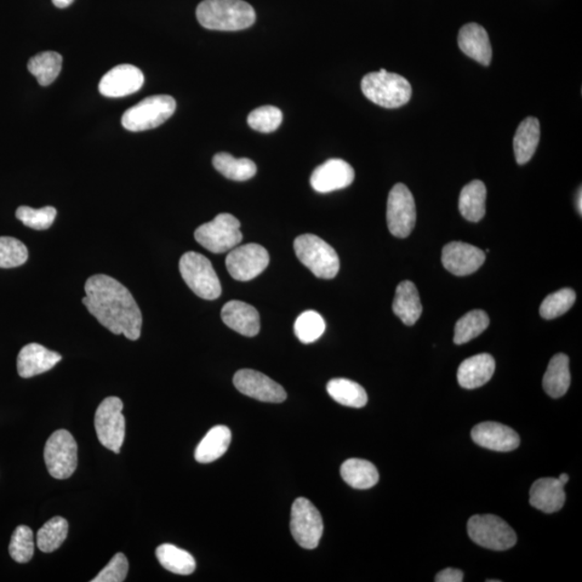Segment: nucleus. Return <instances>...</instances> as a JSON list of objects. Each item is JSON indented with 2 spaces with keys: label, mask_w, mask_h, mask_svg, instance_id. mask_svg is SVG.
<instances>
[{
  "label": "nucleus",
  "mask_w": 582,
  "mask_h": 582,
  "mask_svg": "<svg viewBox=\"0 0 582 582\" xmlns=\"http://www.w3.org/2000/svg\"><path fill=\"white\" fill-rule=\"evenodd\" d=\"M84 291L82 304L102 326L129 340L140 339L142 315L127 287L112 276L96 274L85 283Z\"/></svg>",
  "instance_id": "nucleus-1"
},
{
  "label": "nucleus",
  "mask_w": 582,
  "mask_h": 582,
  "mask_svg": "<svg viewBox=\"0 0 582 582\" xmlns=\"http://www.w3.org/2000/svg\"><path fill=\"white\" fill-rule=\"evenodd\" d=\"M197 19L208 30L237 32L252 26L256 13L243 0H203L198 5Z\"/></svg>",
  "instance_id": "nucleus-2"
},
{
  "label": "nucleus",
  "mask_w": 582,
  "mask_h": 582,
  "mask_svg": "<svg viewBox=\"0 0 582 582\" xmlns=\"http://www.w3.org/2000/svg\"><path fill=\"white\" fill-rule=\"evenodd\" d=\"M362 91L369 101L390 110L406 105L412 95V87L406 78L384 68L367 73L362 80Z\"/></svg>",
  "instance_id": "nucleus-3"
},
{
  "label": "nucleus",
  "mask_w": 582,
  "mask_h": 582,
  "mask_svg": "<svg viewBox=\"0 0 582 582\" xmlns=\"http://www.w3.org/2000/svg\"><path fill=\"white\" fill-rule=\"evenodd\" d=\"M294 248L296 258L316 277L331 279L339 273L338 254L321 238L314 234H304L295 239Z\"/></svg>",
  "instance_id": "nucleus-4"
},
{
  "label": "nucleus",
  "mask_w": 582,
  "mask_h": 582,
  "mask_svg": "<svg viewBox=\"0 0 582 582\" xmlns=\"http://www.w3.org/2000/svg\"><path fill=\"white\" fill-rule=\"evenodd\" d=\"M176 102L170 95L147 97L123 113L122 125L130 132L156 129L174 115Z\"/></svg>",
  "instance_id": "nucleus-5"
},
{
  "label": "nucleus",
  "mask_w": 582,
  "mask_h": 582,
  "mask_svg": "<svg viewBox=\"0 0 582 582\" xmlns=\"http://www.w3.org/2000/svg\"><path fill=\"white\" fill-rule=\"evenodd\" d=\"M179 271L194 294L205 300H215L221 295V285L212 262L201 254L189 252L181 257Z\"/></svg>",
  "instance_id": "nucleus-6"
},
{
  "label": "nucleus",
  "mask_w": 582,
  "mask_h": 582,
  "mask_svg": "<svg viewBox=\"0 0 582 582\" xmlns=\"http://www.w3.org/2000/svg\"><path fill=\"white\" fill-rule=\"evenodd\" d=\"M197 242L214 254L229 252L242 242L241 222L231 214H219L194 232Z\"/></svg>",
  "instance_id": "nucleus-7"
},
{
  "label": "nucleus",
  "mask_w": 582,
  "mask_h": 582,
  "mask_svg": "<svg viewBox=\"0 0 582 582\" xmlns=\"http://www.w3.org/2000/svg\"><path fill=\"white\" fill-rule=\"evenodd\" d=\"M468 534L473 543L494 551L510 549L517 543V535L503 519L493 515H477L470 519Z\"/></svg>",
  "instance_id": "nucleus-8"
},
{
  "label": "nucleus",
  "mask_w": 582,
  "mask_h": 582,
  "mask_svg": "<svg viewBox=\"0 0 582 582\" xmlns=\"http://www.w3.org/2000/svg\"><path fill=\"white\" fill-rule=\"evenodd\" d=\"M44 461L51 476L59 480L70 478L78 464V446L72 433L56 431L44 447Z\"/></svg>",
  "instance_id": "nucleus-9"
},
{
  "label": "nucleus",
  "mask_w": 582,
  "mask_h": 582,
  "mask_svg": "<svg viewBox=\"0 0 582 582\" xmlns=\"http://www.w3.org/2000/svg\"><path fill=\"white\" fill-rule=\"evenodd\" d=\"M123 403L118 397H108L96 410L94 425L100 442L106 449L120 453L125 437Z\"/></svg>",
  "instance_id": "nucleus-10"
},
{
  "label": "nucleus",
  "mask_w": 582,
  "mask_h": 582,
  "mask_svg": "<svg viewBox=\"0 0 582 582\" xmlns=\"http://www.w3.org/2000/svg\"><path fill=\"white\" fill-rule=\"evenodd\" d=\"M290 530L296 544L305 549H315L322 538L324 523L321 513L309 500H295L291 508Z\"/></svg>",
  "instance_id": "nucleus-11"
},
{
  "label": "nucleus",
  "mask_w": 582,
  "mask_h": 582,
  "mask_svg": "<svg viewBox=\"0 0 582 582\" xmlns=\"http://www.w3.org/2000/svg\"><path fill=\"white\" fill-rule=\"evenodd\" d=\"M387 227L393 237L408 238L416 221L415 201L412 193L403 184L392 188L387 199Z\"/></svg>",
  "instance_id": "nucleus-12"
},
{
  "label": "nucleus",
  "mask_w": 582,
  "mask_h": 582,
  "mask_svg": "<svg viewBox=\"0 0 582 582\" xmlns=\"http://www.w3.org/2000/svg\"><path fill=\"white\" fill-rule=\"evenodd\" d=\"M270 256L259 244H247L233 248L226 259L230 276L239 282L252 281L269 266Z\"/></svg>",
  "instance_id": "nucleus-13"
},
{
  "label": "nucleus",
  "mask_w": 582,
  "mask_h": 582,
  "mask_svg": "<svg viewBox=\"0 0 582 582\" xmlns=\"http://www.w3.org/2000/svg\"><path fill=\"white\" fill-rule=\"evenodd\" d=\"M233 383L238 392L257 401L279 403L287 398L283 386L258 371L239 370L234 375Z\"/></svg>",
  "instance_id": "nucleus-14"
},
{
  "label": "nucleus",
  "mask_w": 582,
  "mask_h": 582,
  "mask_svg": "<svg viewBox=\"0 0 582 582\" xmlns=\"http://www.w3.org/2000/svg\"><path fill=\"white\" fill-rule=\"evenodd\" d=\"M144 73L134 65L121 64L113 67L101 79L99 90L102 95L119 99L136 93L144 85Z\"/></svg>",
  "instance_id": "nucleus-15"
},
{
  "label": "nucleus",
  "mask_w": 582,
  "mask_h": 582,
  "mask_svg": "<svg viewBox=\"0 0 582 582\" xmlns=\"http://www.w3.org/2000/svg\"><path fill=\"white\" fill-rule=\"evenodd\" d=\"M355 172L351 165L341 159H330L319 165L311 176V186L319 193L344 189L353 184Z\"/></svg>",
  "instance_id": "nucleus-16"
},
{
  "label": "nucleus",
  "mask_w": 582,
  "mask_h": 582,
  "mask_svg": "<svg viewBox=\"0 0 582 582\" xmlns=\"http://www.w3.org/2000/svg\"><path fill=\"white\" fill-rule=\"evenodd\" d=\"M442 264L456 276H466L480 269L485 261L483 250L470 244L452 242L442 249Z\"/></svg>",
  "instance_id": "nucleus-17"
},
{
  "label": "nucleus",
  "mask_w": 582,
  "mask_h": 582,
  "mask_svg": "<svg viewBox=\"0 0 582 582\" xmlns=\"http://www.w3.org/2000/svg\"><path fill=\"white\" fill-rule=\"evenodd\" d=\"M471 438L478 446L498 452H509L520 446L518 433L512 428L496 422H484L473 427Z\"/></svg>",
  "instance_id": "nucleus-18"
},
{
  "label": "nucleus",
  "mask_w": 582,
  "mask_h": 582,
  "mask_svg": "<svg viewBox=\"0 0 582 582\" xmlns=\"http://www.w3.org/2000/svg\"><path fill=\"white\" fill-rule=\"evenodd\" d=\"M59 353L45 349L38 344H27L19 353L18 373L21 378L30 379L33 376L47 373L61 362Z\"/></svg>",
  "instance_id": "nucleus-19"
},
{
  "label": "nucleus",
  "mask_w": 582,
  "mask_h": 582,
  "mask_svg": "<svg viewBox=\"0 0 582 582\" xmlns=\"http://www.w3.org/2000/svg\"><path fill=\"white\" fill-rule=\"evenodd\" d=\"M221 318L228 327L245 336H255L260 331L259 313L253 306L242 301L228 302L221 310Z\"/></svg>",
  "instance_id": "nucleus-20"
},
{
  "label": "nucleus",
  "mask_w": 582,
  "mask_h": 582,
  "mask_svg": "<svg viewBox=\"0 0 582 582\" xmlns=\"http://www.w3.org/2000/svg\"><path fill=\"white\" fill-rule=\"evenodd\" d=\"M458 39L461 50L467 56L481 65H490L493 54L492 45L487 31L481 25L477 23L466 24L461 28Z\"/></svg>",
  "instance_id": "nucleus-21"
},
{
  "label": "nucleus",
  "mask_w": 582,
  "mask_h": 582,
  "mask_svg": "<svg viewBox=\"0 0 582 582\" xmlns=\"http://www.w3.org/2000/svg\"><path fill=\"white\" fill-rule=\"evenodd\" d=\"M564 484L556 478L535 481L529 490V503L545 513L560 511L565 504Z\"/></svg>",
  "instance_id": "nucleus-22"
},
{
  "label": "nucleus",
  "mask_w": 582,
  "mask_h": 582,
  "mask_svg": "<svg viewBox=\"0 0 582 582\" xmlns=\"http://www.w3.org/2000/svg\"><path fill=\"white\" fill-rule=\"evenodd\" d=\"M495 371V361L490 354L467 358L458 370V381L467 390L481 387L492 379Z\"/></svg>",
  "instance_id": "nucleus-23"
},
{
  "label": "nucleus",
  "mask_w": 582,
  "mask_h": 582,
  "mask_svg": "<svg viewBox=\"0 0 582 582\" xmlns=\"http://www.w3.org/2000/svg\"><path fill=\"white\" fill-rule=\"evenodd\" d=\"M393 311L407 326H413L423 312L418 288L410 281H403L396 288Z\"/></svg>",
  "instance_id": "nucleus-24"
},
{
  "label": "nucleus",
  "mask_w": 582,
  "mask_h": 582,
  "mask_svg": "<svg viewBox=\"0 0 582 582\" xmlns=\"http://www.w3.org/2000/svg\"><path fill=\"white\" fill-rule=\"evenodd\" d=\"M231 438V431L227 426L213 427L199 442L194 458L201 464L212 463L227 452Z\"/></svg>",
  "instance_id": "nucleus-25"
},
{
  "label": "nucleus",
  "mask_w": 582,
  "mask_h": 582,
  "mask_svg": "<svg viewBox=\"0 0 582 582\" xmlns=\"http://www.w3.org/2000/svg\"><path fill=\"white\" fill-rule=\"evenodd\" d=\"M540 139V124L538 119L529 117L524 119L517 130L513 148L518 164H525L533 158L538 150Z\"/></svg>",
  "instance_id": "nucleus-26"
},
{
  "label": "nucleus",
  "mask_w": 582,
  "mask_h": 582,
  "mask_svg": "<svg viewBox=\"0 0 582 582\" xmlns=\"http://www.w3.org/2000/svg\"><path fill=\"white\" fill-rule=\"evenodd\" d=\"M569 385V358L565 354H557L551 358L544 375V390L550 397L560 398L567 393Z\"/></svg>",
  "instance_id": "nucleus-27"
},
{
  "label": "nucleus",
  "mask_w": 582,
  "mask_h": 582,
  "mask_svg": "<svg viewBox=\"0 0 582 582\" xmlns=\"http://www.w3.org/2000/svg\"><path fill=\"white\" fill-rule=\"evenodd\" d=\"M341 477L350 487L357 490L374 487L380 478L379 471L373 463L359 459L344 461L341 466Z\"/></svg>",
  "instance_id": "nucleus-28"
},
{
  "label": "nucleus",
  "mask_w": 582,
  "mask_h": 582,
  "mask_svg": "<svg viewBox=\"0 0 582 582\" xmlns=\"http://www.w3.org/2000/svg\"><path fill=\"white\" fill-rule=\"evenodd\" d=\"M487 188L481 180H473L461 192L459 209L461 216L468 221H480L485 215Z\"/></svg>",
  "instance_id": "nucleus-29"
},
{
  "label": "nucleus",
  "mask_w": 582,
  "mask_h": 582,
  "mask_svg": "<svg viewBox=\"0 0 582 582\" xmlns=\"http://www.w3.org/2000/svg\"><path fill=\"white\" fill-rule=\"evenodd\" d=\"M331 398L342 406L363 408L368 403V395L362 385L347 379H334L327 384Z\"/></svg>",
  "instance_id": "nucleus-30"
},
{
  "label": "nucleus",
  "mask_w": 582,
  "mask_h": 582,
  "mask_svg": "<svg viewBox=\"0 0 582 582\" xmlns=\"http://www.w3.org/2000/svg\"><path fill=\"white\" fill-rule=\"evenodd\" d=\"M214 168L228 179L245 181L257 173V165L247 158L237 159L230 153L220 152L213 158Z\"/></svg>",
  "instance_id": "nucleus-31"
},
{
  "label": "nucleus",
  "mask_w": 582,
  "mask_h": 582,
  "mask_svg": "<svg viewBox=\"0 0 582 582\" xmlns=\"http://www.w3.org/2000/svg\"><path fill=\"white\" fill-rule=\"evenodd\" d=\"M156 555L160 564L169 572L177 575H190L196 569V560L189 552L170 544L157 548Z\"/></svg>",
  "instance_id": "nucleus-32"
},
{
  "label": "nucleus",
  "mask_w": 582,
  "mask_h": 582,
  "mask_svg": "<svg viewBox=\"0 0 582 582\" xmlns=\"http://www.w3.org/2000/svg\"><path fill=\"white\" fill-rule=\"evenodd\" d=\"M63 64V58L60 53L53 51L39 53L28 62V71L43 87H47L59 77Z\"/></svg>",
  "instance_id": "nucleus-33"
},
{
  "label": "nucleus",
  "mask_w": 582,
  "mask_h": 582,
  "mask_svg": "<svg viewBox=\"0 0 582 582\" xmlns=\"http://www.w3.org/2000/svg\"><path fill=\"white\" fill-rule=\"evenodd\" d=\"M490 318L487 313L475 310L467 313L455 325L454 344L461 345L477 338L489 327Z\"/></svg>",
  "instance_id": "nucleus-34"
},
{
  "label": "nucleus",
  "mask_w": 582,
  "mask_h": 582,
  "mask_svg": "<svg viewBox=\"0 0 582 582\" xmlns=\"http://www.w3.org/2000/svg\"><path fill=\"white\" fill-rule=\"evenodd\" d=\"M68 534V522L64 518L54 517L44 525L37 533V546L40 551L51 553L59 549Z\"/></svg>",
  "instance_id": "nucleus-35"
},
{
  "label": "nucleus",
  "mask_w": 582,
  "mask_h": 582,
  "mask_svg": "<svg viewBox=\"0 0 582 582\" xmlns=\"http://www.w3.org/2000/svg\"><path fill=\"white\" fill-rule=\"evenodd\" d=\"M326 330V324L321 314L315 311H306L296 318L295 334L302 344H310L317 341Z\"/></svg>",
  "instance_id": "nucleus-36"
},
{
  "label": "nucleus",
  "mask_w": 582,
  "mask_h": 582,
  "mask_svg": "<svg viewBox=\"0 0 582 582\" xmlns=\"http://www.w3.org/2000/svg\"><path fill=\"white\" fill-rule=\"evenodd\" d=\"M576 301L573 289L564 288L547 296L540 306V315L545 319H555L572 309Z\"/></svg>",
  "instance_id": "nucleus-37"
},
{
  "label": "nucleus",
  "mask_w": 582,
  "mask_h": 582,
  "mask_svg": "<svg viewBox=\"0 0 582 582\" xmlns=\"http://www.w3.org/2000/svg\"><path fill=\"white\" fill-rule=\"evenodd\" d=\"M34 533L26 525H20L16 528L13 538H11L9 553L14 561L18 563H27L32 560L34 556Z\"/></svg>",
  "instance_id": "nucleus-38"
},
{
  "label": "nucleus",
  "mask_w": 582,
  "mask_h": 582,
  "mask_svg": "<svg viewBox=\"0 0 582 582\" xmlns=\"http://www.w3.org/2000/svg\"><path fill=\"white\" fill-rule=\"evenodd\" d=\"M283 122V112L274 106H262L256 108L249 113L247 123L250 128L260 133H272Z\"/></svg>",
  "instance_id": "nucleus-39"
},
{
  "label": "nucleus",
  "mask_w": 582,
  "mask_h": 582,
  "mask_svg": "<svg viewBox=\"0 0 582 582\" xmlns=\"http://www.w3.org/2000/svg\"><path fill=\"white\" fill-rule=\"evenodd\" d=\"M56 214L58 212L53 207H45L40 209L20 207L16 209L15 216L23 225L31 228V229L40 231L47 230L53 225Z\"/></svg>",
  "instance_id": "nucleus-40"
},
{
  "label": "nucleus",
  "mask_w": 582,
  "mask_h": 582,
  "mask_svg": "<svg viewBox=\"0 0 582 582\" xmlns=\"http://www.w3.org/2000/svg\"><path fill=\"white\" fill-rule=\"evenodd\" d=\"M28 250L19 239L9 237L0 238V267L10 269L24 265Z\"/></svg>",
  "instance_id": "nucleus-41"
},
{
  "label": "nucleus",
  "mask_w": 582,
  "mask_h": 582,
  "mask_svg": "<svg viewBox=\"0 0 582 582\" xmlns=\"http://www.w3.org/2000/svg\"><path fill=\"white\" fill-rule=\"evenodd\" d=\"M129 562L123 553H117L92 582H122L127 578Z\"/></svg>",
  "instance_id": "nucleus-42"
},
{
  "label": "nucleus",
  "mask_w": 582,
  "mask_h": 582,
  "mask_svg": "<svg viewBox=\"0 0 582 582\" xmlns=\"http://www.w3.org/2000/svg\"><path fill=\"white\" fill-rule=\"evenodd\" d=\"M464 580V574L460 569L446 568L436 576V582H461Z\"/></svg>",
  "instance_id": "nucleus-43"
},
{
  "label": "nucleus",
  "mask_w": 582,
  "mask_h": 582,
  "mask_svg": "<svg viewBox=\"0 0 582 582\" xmlns=\"http://www.w3.org/2000/svg\"><path fill=\"white\" fill-rule=\"evenodd\" d=\"M73 2H75V0H53L55 7L60 9L70 7Z\"/></svg>",
  "instance_id": "nucleus-44"
},
{
  "label": "nucleus",
  "mask_w": 582,
  "mask_h": 582,
  "mask_svg": "<svg viewBox=\"0 0 582 582\" xmlns=\"http://www.w3.org/2000/svg\"><path fill=\"white\" fill-rule=\"evenodd\" d=\"M558 480L565 485L568 482L569 477L568 475H567V473H562V475H560V477L558 478Z\"/></svg>",
  "instance_id": "nucleus-45"
},
{
  "label": "nucleus",
  "mask_w": 582,
  "mask_h": 582,
  "mask_svg": "<svg viewBox=\"0 0 582 582\" xmlns=\"http://www.w3.org/2000/svg\"><path fill=\"white\" fill-rule=\"evenodd\" d=\"M577 209L579 210V213H580V215H581V212H582V205H581V189H579L578 198H577Z\"/></svg>",
  "instance_id": "nucleus-46"
}]
</instances>
